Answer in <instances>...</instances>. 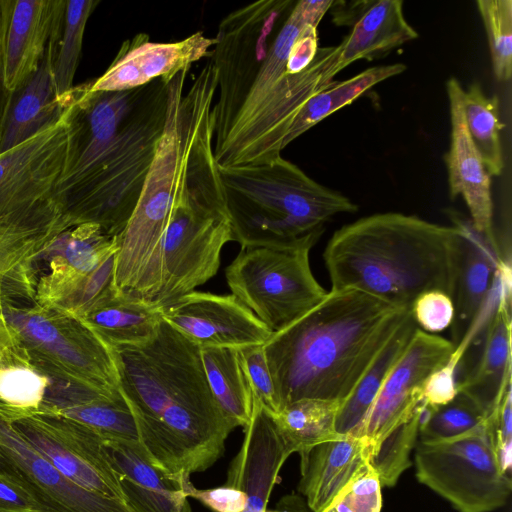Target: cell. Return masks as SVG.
<instances>
[{"label":"cell","mask_w":512,"mask_h":512,"mask_svg":"<svg viewBox=\"0 0 512 512\" xmlns=\"http://www.w3.org/2000/svg\"><path fill=\"white\" fill-rule=\"evenodd\" d=\"M331 0H259L226 15L210 61L217 75L211 116L213 152L221 167L281 157L304 105L339 73V44L322 47L300 73L288 69L294 41L319 24Z\"/></svg>","instance_id":"1"},{"label":"cell","mask_w":512,"mask_h":512,"mask_svg":"<svg viewBox=\"0 0 512 512\" xmlns=\"http://www.w3.org/2000/svg\"><path fill=\"white\" fill-rule=\"evenodd\" d=\"M172 79L122 91H91V81L74 86L56 196L70 226L94 223L111 237L123 232L165 128Z\"/></svg>","instance_id":"2"},{"label":"cell","mask_w":512,"mask_h":512,"mask_svg":"<svg viewBox=\"0 0 512 512\" xmlns=\"http://www.w3.org/2000/svg\"><path fill=\"white\" fill-rule=\"evenodd\" d=\"M111 350L149 460L182 481L212 467L235 427L209 387L201 349L162 319L149 341Z\"/></svg>","instance_id":"3"},{"label":"cell","mask_w":512,"mask_h":512,"mask_svg":"<svg viewBox=\"0 0 512 512\" xmlns=\"http://www.w3.org/2000/svg\"><path fill=\"white\" fill-rule=\"evenodd\" d=\"M410 311L356 289L330 290L272 333L263 350L279 411L301 399L344 402Z\"/></svg>","instance_id":"4"},{"label":"cell","mask_w":512,"mask_h":512,"mask_svg":"<svg viewBox=\"0 0 512 512\" xmlns=\"http://www.w3.org/2000/svg\"><path fill=\"white\" fill-rule=\"evenodd\" d=\"M148 179L169 209L160 256L159 309L209 281L233 241L209 121L177 123L163 135Z\"/></svg>","instance_id":"5"},{"label":"cell","mask_w":512,"mask_h":512,"mask_svg":"<svg viewBox=\"0 0 512 512\" xmlns=\"http://www.w3.org/2000/svg\"><path fill=\"white\" fill-rule=\"evenodd\" d=\"M461 232L414 215L377 213L334 232L323 253L331 290L352 288L411 309L418 296L451 299Z\"/></svg>","instance_id":"6"},{"label":"cell","mask_w":512,"mask_h":512,"mask_svg":"<svg viewBox=\"0 0 512 512\" xmlns=\"http://www.w3.org/2000/svg\"><path fill=\"white\" fill-rule=\"evenodd\" d=\"M233 241L241 248L288 247L321 236L324 224L358 206L282 156L267 163L219 166Z\"/></svg>","instance_id":"7"},{"label":"cell","mask_w":512,"mask_h":512,"mask_svg":"<svg viewBox=\"0 0 512 512\" xmlns=\"http://www.w3.org/2000/svg\"><path fill=\"white\" fill-rule=\"evenodd\" d=\"M314 236L288 247H246L227 266L232 294L272 333L302 317L327 294L315 279L309 261Z\"/></svg>","instance_id":"8"},{"label":"cell","mask_w":512,"mask_h":512,"mask_svg":"<svg viewBox=\"0 0 512 512\" xmlns=\"http://www.w3.org/2000/svg\"><path fill=\"white\" fill-rule=\"evenodd\" d=\"M2 313L31 365L104 391L119 390L112 350L80 319L36 302L5 301Z\"/></svg>","instance_id":"9"},{"label":"cell","mask_w":512,"mask_h":512,"mask_svg":"<svg viewBox=\"0 0 512 512\" xmlns=\"http://www.w3.org/2000/svg\"><path fill=\"white\" fill-rule=\"evenodd\" d=\"M415 468L418 481L459 512H492L512 491L485 424L449 440L419 441Z\"/></svg>","instance_id":"10"},{"label":"cell","mask_w":512,"mask_h":512,"mask_svg":"<svg viewBox=\"0 0 512 512\" xmlns=\"http://www.w3.org/2000/svg\"><path fill=\"white\" fill-rule=\"evenodd\" d=\"M68 142L69 108L53 125L0 153V220L48 225L64 219L56 196Z\"/></svg>","instance_id":"11"},{"label":"cell","mask_w":512,"mask_h":512,"mask_svg":"<svg viewBox=\"0 0 512 512\" xmlns=\"http://www.w3.org/2000/svg\"><path fill=\"white\" fill-rule=\"evenodd\" d=\"M12 422L39 453L75 484L124 501L105 440L96 432L55 414L35 413Z\"/></svg>","instance_id":"12"},{"label":"cell","mask_w":512,"mask_h":512,"mask_svg":"<svg viewBox=\"0 0 512 512\" xmlns=\"http://www.w3.org/2000/svg\"><path fill=\"white\" fill-rule=\"evenodd\" d=\"M450 340L418 328L353 436L363 438L371 452L393 430L424 407L423 386L448 361ZM370 457V456H369Z\"/></svg>","instance_id":"13"},{"label":"cell","mask_w":512,"mask_h":512,"mask_svg":"<svg viewBox=\"0 0 512 512\" xmlns=\"http://www.w3.org/2000/svg\"><path fill=\"white\" fill-rule=\"evenodd\" d=\"M0 473L21 485L47 512H132L124 501L90 492L67 478L1 413Z\"/></svg>","instance_id":"14"},{"label":"cell","mask_w":512,"mask_h":512,"mask_svg":"<svg viewBox=\"0 0 512 512\" xmlns=\"http://www.w3.org/2000/svg\"><path fill=\"white\" fill-rule=\"evenodd\" d=\"M160 310L165 322L200 349L263 345L272 335L233 294L193 291Z\"/></svg>","instance_id":"15"},{"label":"cell","mask_w":512,"mask_h":512,"mask_svg":"<svg viewBox=\"0 0 512 512\" xmlns=\"http://www.w3.org/2000/svg\"><path fill=\"white\" fill-rule=\"evenodd\" d=\"M452 219L461 237L452 295L451 342L463 355L482 315L490 306L498 271L507 264L501 261L496 248L476 232L470 222L456 215Z\"/></svg>","instance_id":"16"},{"label":"cell","mask_w":512,"mask_h":512,"mask_svg":"<svg viewBox=\"0 0 512 512\" xmlns=\"http://www.w3.org/2000/svg\"><path fill=\"white\" fill-rule=\"evenodd\" d=\"M216 40L197 31L168 43L152 42L146 33L124 41L106 71L91 81V91H122L157 78H173L179 71L210 54Z\"/></svg>","instance_id":"17"},{"label":"cell","mask_w":512,"mask_h":512,"mask_svg":"<svg viewBox=\"0 0 512 512\" xmlns=\"http://www.w3.org/2000/svg\"><path fill=\"white\" fill-rule=\"evenodd\" d=\"M446 88L451 118V142L445 158L450 198L463 197L472 227L496 248L500 256L493 228L491 176L486 171L466 126L462 106L464 89L454 77L447 80Z\"/></svg>","instance_id":"18"},{"label":"cell","mask_w":512,"mask_h":512,"mask_svg":"<svg viewBox=\"0 0 512 512\" xmlns=\"http://www.w3.org/2000/svg\"><path fill=\"white\" fill-rule=\"evenodd\" d=\"M291 455L273 416L253 398V411L238 453L230 462L225 485L240 489L247 502L242 512H266L279 472Z\"/></svg>","instance_id":"19"},{"label":"cell","mask_w":512,"mask_h":512,"mask_svg":"<svg viewBox=\"0 0 512 512\" xmlns=\"http://www.w3.org/2000/svg\"><path fill=\"white\" fill-rule=\"evenodd\" d=\"M65 0H6L3 37L4 81L11 93L38 70Z\"/></svg>","instance_id":"20"},{"label":"cell","mask_w":512,"mask_h":512,"mask_svg":"<svg viewBox=\"0 0 512 512\" xmlns=\"http://www.w3.org/2000/svg\"><path fill=\"white\" fill-rule=\"evenodd\" d=\"M483 342L474 364L458 382L487 417L511 385V266L503 265L497 277V295Z\"/></svg>","instance_id":"21"},{"label":"cell","mask_w":512,"mask_h":512,"mask_svg":"<svg viewBox=\"0 0 512 512\" xmlns=\"http://www.w3.org/2000/svg\"><path fill=\"white\" fill-rule=\"evenodd\" d=\"M124 501L132 512H192L185 484L156 467L138 441H105Z\"/></svg>","instance_id":"22"},{"label":"cell","mask_w":512,"mask_h":512,"mask_svg":"<svg viewBox=\"0 0 512 512\" xmlns=\"http://www.w3.org/2000/svg\"><path fill=\"white\" fill-rule=\"evenodd\" d=\"M370 447L344 435L312 447L300 457L298 491L311 512L323 511L355 473L369 462Z\"/></svg>","instance_id":"23"},{"label":"cell","mask_w":512,"mask_h":512,"mask_svg":"<svg viewBox=\"0 0 512 512\" xmlns=\"http://www.w3.org/2000/svg\"><path fill=\"white\" fill-rule=\"evenodd\" d=\"M53 42L32 77L12 94L10 105L0 130V153L34 136L56 123L69 108L74 87L65 97L57 94L53 76Z\"/></svg>","instance_id":"24"},{"label":"cell","mask_w":512,"mask_h":512,"mask_svg":"<svg viewBox=\"0 0 512 512\" xmlns=\"http://www.w3.org/2000/svg\"><path fill=\"white\" fill-rule=\"evenodd\" d=\"M418 37L407 22L402 0H370L339 44V71L357 60L372 61Z\"/></svg>","instance_id":"25"},{"label":"cell","mask_w":512,"mask_h":512,"mask_svg":"<svg viewBox=\"0 0 512 512\" xmlns=\"http://www.w3.org/2000/svg\"><path fill=\"white\" fill-rule=\"evenodd\" d=\"M69 227L65 218L48 225L0 220V287L8 301L35 302L34 260L55 236Z\"/></svg>","instance_id":"26"},{"label":"cell","mask_w":512,"mask_h":512,"mask_svg":"<svg viewBox=\"0 0 512 512\" xmlns=\"http://www.w3.org/2000/svg\"><path fill=\"white\" fill-rule=\"evenodd\" d=\"M110 349L149 341L162 321L161 310L118 291L80 319Z\"/></svg>","instance_id":"27"},{"label":"cell","mask_w":512,"mask_h":512,"mask_svg":"<svg viewBox=\"0 0 512 512\" xmlns=\"http://www.w3.org/2000/svg\"><path fill=\"white\" fill-rule=\"evenodd\" d=\"M418 328L410 311L369 366L352 393L342 403L336 418V431L340 435L353 436L356 433L384 382Z\"/></svg>","instance_id":"28"},{"label":"cell","mask_w":512,"mask_h":512,"mask_svg":"<svg viewBox=\"0 0 512 512\" xmlns=\"http://www.w3.org/2000/svg\"><path fill=\"white\" fill-rule=\"evenodd\" d=\"M201 358L209 387L227 420L236 428L249 424L253 394L239 349L204 348Z\"/></svg>","instance_id":"29"},{"label":"cell","mask_w":512,"mask_h":512,"mask_svg":"<svg viewBox=\"0 0 512 512\" xmlns=\"http://www.w3.org/2000/svg\"><path fill=\"white\" fill-rule=\"evenodd\" d=\"M343 402L301 399L283 407L273 416L287 447L300 457L312 447L344 435L336 431V418Z\"/></svg>","instance_id":"30"},{"label":"cell","mask_w":512,"mask_h":512,"mask_svg":"<svg viewBox=\"0 0 512 512\" xmlns=\"http://www.w3.org/2000/svg\"><path fill=\"white\" fill-rule=\"evenodd\" d=\"M403 63L375 66L343 81L333 80L304 105L287 136V146L317 123L351 104L376 84L406 70Z\"/></svg>","instance_id":"31"},{"label":"cell","mask_w":512,"mask_h":512,"mask_svg":"<svg viewBox=\"0 0 512 512\" xmlns=\"http://www.w3.org/2000/svg\"><path fill=\"white\" fill-rule=\"evenodd\" d=\"M463 113L470 138L488 174L499 176L504 168L499 118V99L486 96L478 83L463 92Z\"/></svg>","instance_id":"32"},{"label":"cell","mask_w":512,"mask_h":512,"mask_svg":"<svg viewBox=\"0 0 512 512\" xmlns=\"http://www.w3.org/2000/svg\"><path fill=\"white\" fill-rule=\"evenodd\" d=\"M98 4V0H65L52 62L53 81L60 97L67 96L74 87L86 23Z\"/></svg>","instance_id":"33"},{"label":"cell","mask_w":512,"mask_h":512,"mask_svg":"<svg viewBox=\"0 0 512 512\" xmlns=\"http://www.w3.org/2000/svg\"><path fill=\"white\" fill-rule=\"evenodd\" d=\"M55 415L69 418L88 427L105 441H138L135 419L120 390L63 409Z\"/></svg>","instance_id":"34"},{"label":"cell","mask_w":512,"mask_h":512,"mask_svg":"<svg viewBox=\"0 0 512 512\" xmlns=\"http://www.w3.org/2000/svg\"><path fill=\"white\" fill-rule=\"evenodd\" d=\"M487 414L470 396L462 391L447 404L426 408L421 414L420 442H439L461 436L485 424Z\"/></svg>","instance_id":"35"},{"label":"cell","mask_w":512,"mask_h":512,"mask_svg":"<svg viewBox=\"0 0 512 512\" xmlns=\"http://www.w3.org/2000/svg\"><path fill=\"white\" fill-rule=\"evenodd\" d=\"M47 381L30 364L0 366V413L11 421L38 413Z\"/></svg>","instance_id":"36"},{"label":"cell","mask_w":512,"mask_h":512,"mask_svg":"<svg viewBox=\"0 0 512 512\" xmlns=\"http://www.w3.org/2000/svg\"><path fill=\"white\" fill-rule=\"evenodd\" d=\"M423 409L393 430L371 452L369 463L377 472L382 487H393L411 465L410 454L416 446Z\"/></svg>","instance_id":"37"},{"label":"cell","mask_w":512,"mask_h":512,"mask_svg":"<svg viewBox=\"0 0 512 512\" xmlns=\"http://www.w3.org/2000/svg\"><path fill=\"white\" fill-rule=\"evenodd\" d=\"M487 34L494 75L507 82L512 75V1H476Z\"/></svg>","instance_id":"38"},{"label":"cell","mask_w":512,"mask_h":512,"mask_svg":"<svg viewBox=\"0 0 512 512\" xmlns=\"http://www.w3.org/2000/svg\"><path fill=\"white\" fill-rule=\"evenodd\" d=\"M381 489L377 472L367 462L321 512H381Z\"/></svg>","instance_id":"39"},{"label":"cell","mask_w":512,"mask_h":512,"mask_svg":"<svg viewBox=\"0 0 512 512\" xmlns=\"http://www.w3.org/2000/svg\"><path fill=\"white\" fill-rule=\"evenodd\" d=\"M239 353L253 398L272 416L276 415L279 408L263 345L247 346L239 349Z\"/></svg>","instance_id":"40"},{"label":"cell","mask_w":512,"mask_h":512,"mask_svg":"<svg viewBox=\"0 0 512 512\" xmlns=\"http://www.w3.org/2000/svg\"><path fill=\"white\" fill-rule=\"evenodd\" d=\"M485 428L503 471L511 475L512 464V393L511 385L485 421Z\"/></svg>","instance_id":"41"},{"label":"cell","mask_w":512,"mask_h":512,"mask_svg":"<svg viewBox=\"0 0 512 512\" xmlns=\"http://www.w3.org/2000/svg\"><path fill=\"white\" fill-rule=\"evenodd\" d=\"M411 312L417 326L427 333H437L448 328L453 320L452 299L441 291H429L414 301Z\"/></svg>","instance_id":"42"},{"label":"cell","mask_w":512,"mask_h":512,"mask_svg":"<svg viewBox=\"0 0 512 512\" xmlns=\"http://www.w3.org/2000/svg\"><path fill=\"white\" fill-rule=\"evenodd\" d=\"M459 362V356L453 352L448 361L428 377L422 390V401L426 408L445 405L457 395Z\"/></svg>","instance_id":"43"},{"label":"cell","mask_w":512,"mask_h":512,"mask_svg":"<svg viewBox=\"0 0 512 512\" xmlns=\"http://www.w3.org/2000/svg\"><path fill=\"white\" fill-rule=\"evenodd\" d=\"M185 492L188 498L197 499L213 512H242L247 502L243 491L225 484L216 488L197 489L188 481Z\"/></svg>","instance_id":"44"},{"label":"cell","mask_w":512,"mask_h":512,"mask_svg":"<svg viewBox=\"0 0 512 512\" xmlns=\"http://www.w3.org/2000/svg\"><path fill=\"white\" fill-rule=\"evenodd\" d=\"M0 512H47L21 485L0 473Z\"/></svg>","instance_id":"45"},{"label":"cell","mask_w":512,"mask_h":512,"mask_svg":"<svg viewBox=\"0 0 512 512\" xmlns=\"http://www.w3.org/2000/svg\"><path fill=\"white\" fill-rule=\"evenodd\" d=\"M11 364H30L29 356L0 311V366Z\"/></svg>","instance_id":"46"},{"label":"cell","mask_w":512,"mask_h":512,"mask_svg":"<svg viewBox=\"0 0 512 512\" xmlns=\"http://www.w3.org/2000/svg\"><path fill=\"white\" fill-rule=\"evenodd\" d=\"M5 8L6 0H0V130L3 126L13 94L7 90L4 81L3 37L5 27Z\"/></svg>","instance_id":"47"},{"label":"cell","mask_w":512,"mask_h":512,"mask_svg":"<svg viewBox=\"0 0 512 512\" xmlns=\"http://www.w3.org/2000/svg\"><path fill=\"white\" fill-rule=\"evenodd\" d=\"M266 512H311L304 499L296 494H290L282 497L277 503L275 509Z\"/></svg>","instance_id":"48"},{"label":"cell","mask_w":512,"mask_h":512,"mask_svg":"<svg viewBox=\"0 0 512 512\" xmlns=\"http://www.w3.org/2000/svg\"><path fill=\"white\" fill-rule=\"evenodd\" d=\"M5 301H8V296L5 291L0 287V311H2V306Z\"/></svg>","instance_id":"49"}]
</instances>
